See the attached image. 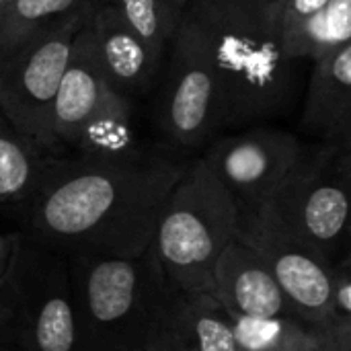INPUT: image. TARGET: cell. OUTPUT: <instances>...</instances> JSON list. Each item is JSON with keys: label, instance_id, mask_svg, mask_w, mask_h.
<instances>
[{"label": "cell", "instance_id": "6da1fadb", "mask_svg": "<svg viewBox=\"0 0 351 351\" xmlns=\"http://www.w3.org/2000/svg\"><path fill=\"white\" fill-rule=\"evenodd\" d=\"M214 70L218 128L286 115L300 90L296 64L282 47L274 0H189Z\"/></svg>", "mask_w": 351, "mask_h": 351}, {"label": "cell", "instance_id": "7a4b0ae2", "mask_svg": "<svg viewBox=\"0 0 351 351\" xmlns=\"http://www.w3.org/2000/svg\"><path fill=\"white\" fill-rule=\"evenodd\" d=\"M51 173L37 218L53 234L80 237L103 226L115 214L156 210L183 171L167 160L86 162L76 158Z\"/></svg>", "mask_w": 351, "mask_h": 351}, {"label": "cell", "instance_id": "3957f363", "mask_svg": "<svg viewBox=\"0 0 351 351\" xmlns=\"http://www.w3.org/2000/svg\"><path fill=\"white\" fill-rule=\"evenodd\" d=\"M93 2L0 58V111L43 152H53L51 105L72 41L86 23Z\"/></svg>", "mask_w": 351, "mask_h": 351}, {"label": "cell", "instance_id": "277c9868", "mask_svg": "<svg viewBox=\"0 0 351 351\" xmlns=\"http://www.w3.org/2000/svg\"><path fill=\"white\" fill-rule=\"evenodd\" d=\"M160 74L156 117L162 134L183 148L206 144L220 132L218 88L206 41L189 12L165 53Z\"/></svg>", "mask_w": 351, "mask_h": 351}, {"label": "cell", "instance_id": "5b68a950", "mask_svg": "<svg viewBox=\"0 0 351 351\" xmlns=\"http://www.w3.org/2000/svg\"><path fill=\"white\" fill-rule=\"evenodd\" d=\"M300 146V138L288 130L257 125L243 134L216 138L206 158L232 197L269 202Z\"/></svg>", "mask_w": 351, "mask_h": 351}, {"label": "cell", "instance_id": "8992f818", "mask_svg": "<svg viewBox=\"0 0 351 351\" xmlns=\"http://www.w3.org/2000/svg\"><path fill=\"white\" fill-rule=\"evenodd\" d=\"M88 29L109 86L130 101L146 95L158 80L165 60L154 53L107 0L93 2Z\"/></svg>", "mask_w": 351, "mask_h": 351}, {"label": "cell", "instance_id": "52a82bcc", "mask_svg": "<svg viewBox=\"0 0 351 351\" xmlns=\"http://www.w3.org/2000/svg\"><path fill=\"white\" fill-rule=\"evenodd\" d=\"M93 45L88 19L76 33L68 64L60 78L51 105V146L56 150H74L82 128L111 93Z\"/></svg>", "mask_w": 351, "mask_h": 351}, {"label": "cell", "instance_id": "ba28073f", "mask_svg": "<svg viewBox=\"0 0 351 351\" xmlns=\"http://www.w3.org/2000/svg\"><path fill=\"white\" fill-rule=\"evenodd\" d=\"M300 132L319 142L351 144V43L313 62Z\"/></svg>", "mask_w": 351, "mask_h": 351}, {"label": "cell", "instance_id": "9c48e42d", "mask_svg": "<svg viewBox=\"0 0 351 351\" xmlns=\"http://www.w3.org/2000/svg\"><path fill=\"white\" fill-rule=\"evenodd\" d=\"M93 0H6L0 4V58Z\"/></svg>", "mask_w": 351, "mask_h": 351}, {"label": "cell", "instance_id": "30bf717a", "mask_svg": "<svg viewBox=\"0 0 351 351\" xmlns=\"http://www.w3.org/2000/svg\"><path fill=\"white\" fill-rule=\"evenodd\" d=\"M43 150L0 111V199L21 197L43 175Z\"/></svg>", "mask_w": 351, "mask_h": 351}, {"label": "cell", "instance_id": "8fae6325", "mask_svg": "<svg viewBox=\"0 0 351 351\" xmlns=\"http://www.w3.org/2000/svg\"><path fill=\"white\" fill-rule=\"evenodd\" d=\"M123 16V21L154 49L158 58L165 53L185 21L189 0H107Z\"/></svg>", "mask_w": 351, "mask_h": 351}, {"label": "cell", "instance_id": "7c38bea8", "mask_svg": "<svg viewBox=\"0 0 351 351\" xmlns=\"http://www.w3.org/2000/svg\"><path fill=\"white\" fill-rule=\"evenodd\" d=\"M136 274L125 261L101 263L88 280V304L97 321L121 319L134 302Z\"/></svg>", "mask_w": 351, "mask_h": 351}, {"label": "cell", "instance_id": "4fadbf2b", "mask_svg": "<svg viewBox=\"0 0 351 351\" xmlns=\"http://www.w3.org/2000/svg\"><path fill=\"white\" fill-rule=\"evenodd\" d=\"M276 282L306 308H323L331 298V282L323 267L300 253H284L278 257Z\"/></svg>", "mask_w": 351, "mask_h": 351}, {"label": "cell", "instance_id": "5bb4252c", "mask_svg": "<svg viewBox=\"0 0 351 351\" xmlns=\"http://www.w3.org/2000/svg\"><path fill=\"white\" fill-rule=\"evenodd\" d=\"M234 300L247 319L269 321L282 311V288L276 278L263 269H245L234 280Z\"/></svg>", "mask_w": 351, "mask_h": 351}, {"label": "cell", "instance_id": "9a60e30c", "mask_svg": "<svg viewBox=\"0 0 351 351\" xmlns=\"http://www.w3.org/2000/svg\"><path fill=\"white\" fill-rule=\"evenodd\" d=\"M37 343L41 351H70L74 343L72 311L64 300H49L37 321Z\"/></svg>", "mask_w": 351, "mask_h": 351}, {"label": "cell", "instance_id": "2e32d148", "mask_svg": "<svg viewBox=\"0 0 351 351\" xmlns=\"http://www.w3.org/2000/svg\"><path fill=\"white\" fill-rule=\"evenodd\" d=\"M197 346L199 351H237L234 331L222 321L204 317L197 323Z\"/></svg>", "mask_w": 351, "mask_h": 351}, {"label": "cell", "instance_id": "e0dca14e", "mask_svg": "<svg viewBox=\"0 0 351 351\" xmlns=\"http://www.w3.org/2000/svg\"><path fill=\"white\" fill-rule=\"evenodd\" d=\"M339 304L343 311H351V286L350 284H343L341 290H339Z\"/></svg>", "mask_w": 351, "mask_h": 351}, {"label": "cell", "instance_id": "ac0fdd59", "mask_svg": "<svg viewBox=\"0 0 351 351\" xmlns=\"http://www.w3.org/2000/svg\"><path fill=\"white\" fill-rule=\"evenodd\" d=\"M2 2H6V0H0V4H2Z\"/></svg>", "mask_w": 351, "mask_h": 351}]
</instances>
